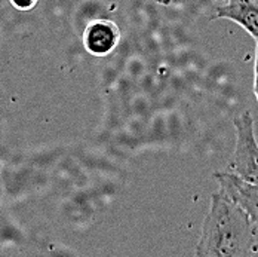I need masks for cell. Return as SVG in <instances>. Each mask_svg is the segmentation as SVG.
Listing matches in <instances>:
<instances>
[{
    "label": "cell",
    "instance_id": "6da1fadb",
    "mask_svg": "<svg viewBox=\"0 0 258 257\" xmlns=\"http://www.w3.org/2000/svg\"><path fill=\"white\" fill-rule=\"evenodd\" d=\"M196 256H258V226L249 214L223 190L211 198V208L202 226Z\"/></svg>",
    "mask_w": 258,
    "mask_h": 257
},
{
    "label": "cell",
    "instance_id": "7a4b0ae2",
    "mask_svg": "<svg viewBox=\"0 0 258 257\" xmlns=\"http://www.w3.org/2000/svg\"><path fill=\"white\" fill-rule=\"evenodd\" d=\"M236 147L230 170L242 180L258 184V144L254 135V121L249 112L234 118Z\"/></svg>",
    "mask_w": 258,
    "mask_h": 257
},
{
    "label": "cell",
    "instance_id": "3957f363",
    "mask_svg": "<svg viewBox=\"0 0 258 257\" xmlns=\"http://www.w3.org/2000/svg\"><path fill=\"white\" fill-rule=\"evenodd\" d=\"M220 190L242 207L258 226V184L242 180L233 173H215Z\"/></svg>",
    "mask_w": 258,
    "mask_h": 257
},
{
    "label": "cell",
    "instance_id": "277c9868",
    "mask_svg": "<svg viewBox=\"0 0 258 257\" xmlns=\"http://www.w3.org/2000/svg\"><path fill=\"white\" fill-rule=\"evenodd\" d=\"M119 27L108 20H95L89 23L83 33L85 49L95 57H105L114 51L119 45Z\"/></svg>",
    "mask_w": 258,
    "mask_h": 257
},
{
    "label": "cell",
    "instance_id": "5b68a950",
    "mask_svg": "<svg viewBox=\"0 0 258 257\" xmlns=\"http://www.w3.org/2000/svg\"><path fill=\"white\" fill-rule=\"evenodd\" d=\"M215 17L237 23L258 40V0H226L217 8Z\"/></svg>",
    "mask_w": 258,
    "mask_h": 257
},
{
    "label": "cell",
    "instance_id": "8992f818",
    "mask_svg": "<svg viewBox=\"0 0 258 257\" xmlns=\"http://www.w3.org/2000/svg\"><path fill=\"white\" fill-rule=\"evenodd\" d=\"M11 3L18 11H31L36 6L37 0H11Z\"/></svg>",
    "mask_w": 258,
    "mask_h": 257
},
{
    "label": "cell",
    "instance_id": "52a82bcc",
    "mask_svg": "<svg viewBox=\"0 0 258 257\" xmlns=\"http://www.w3.org/2000/svg\"><path fill=\"white\" fill-rule=\"evenodd\" d=\"M254 92L258 98V40H257V54H255V67H254Z\"/></svg>",
    "mask_w": 258,
    "mask_h": 257
},
{
    "label": "cell",
    "instance_id": "ba28073f",
    "mask_svg": "<svg viewBox=\"0 0 258 257\" xmlns=\"http://www.w3.org/2000/svg\"><path fill=\"white\" fill-rule=\"evenodd\" d=\"M157 3H160V5H165V6H168V5H171V2L172 0H156Z\"/></svg>",
    "mask_w": 258,
    "mask_h": 257
},
{
    "label": "cell",
    "instance_id": "9c48e42d",
    "mask_svg": "<svg viewBox=\"0 0 258 257\" xmlns=\"http://www.w3.org/2000/svg\"><path fill=\"white\" fill-rule=\"evenodd\" d=\"M0 170H2V164H0Z\"/></svg>",
    "mask_w": 258,
    "mask_h": 257
}]
</instances>
